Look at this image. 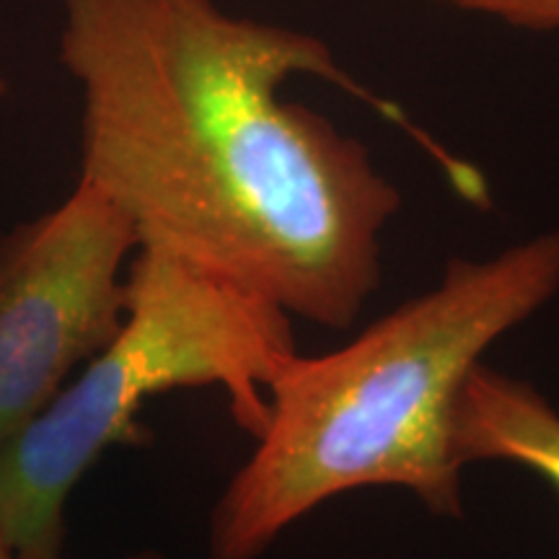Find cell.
Wrapping results in <instances>:
<instances>
[{
    "label": "cell",
    "instance_id": "6da1fadb",
    "mask_svg": "<svg viewBox=\"0 0 559 559\" xmlns=\"http://www.w3.org/2000/svg\"><path fill=\"white\" fill-rule=\"evenodd\" d=\"M60 62L81 94V181L158 249L347 330L381 285L402 194L358 138L283 96L345 75L317 34L218 0H62Z\"/></svg>",
    "mask_w": 559,
    "mask_h": 559
},
{
    "label": "cell",
    "instance_id": "7a4b0ae2",
    "mask_svg": "<svg viewBox=\"0 0 559 559\" xmlns=\"http://www.w3.org/2000/svg\"><path fill=\"white\" fill-rule=\"evenodd\" d=\"M559 293V230L451 260L404 300L324 355H296L267 389L254 453L207 523L210 559H260L311 510L366 487H396L432 515L461 519L453 412L487 349Z\"/></svg>",
    "mask_w": 559,
    "mask_h": 559
},
{
    "label": "cell",
    "instance_id": "3957f363",
    "mask_svg": "<svg viewBox=\"0 0 559 559\" xmlns=\"http://www.w3.org/2000/svg\"><path fill=\"white\" fill-rule=\"evenodd\" d=\"M124 319L102 353L0 449V539L11 559H68L66 506L115 445L143 440L145 402L221 386L257 438L267 389L298 355L293 317L272 300L158 249L138 247Z\"/></svg>",
    "mask_w": 559,
    "mask_h": 559
},
{
    "label": "cell",
    "instance_id": "277c9868",
    "mask_svg": "<svg viewBox=\"0 0 559 559\" xmlns=\"http://www.w3.org/2000/svg\"><path fill=\"white\" fill-rule=\"evenodd\" d=\"M135 249L128 215L81 179L0 239V449L120 332Z\"/></svg>",
    "mask_w": 559,
    "mask_h": 559
},
{
    "label": "cell",
    "instance_id": "5b68a950",
    "mask_svg": "<svg viewBox=\"0 0 559 559\" xmlns=\"http://www.w3.org/2000/svg\"><path fill=\"white\" fill-rule=\"evenodd\" d=\"M453 456L461 469L521 466L559 495V409L528 381L479 362L453 412Z\"/></svg>",
    "mask_w": 559,
    "mask_h": 559
},
{
    "label": "cell",
    "instance_id": "8992f818",
    "mask_svg": "<svg viewBox=\"0 0 559 559\" xmlns=\"http://www.w3.org/2000/svg\"><path fill=\"white\" fill-rule=\"evenodd\" d=\"M534 32H559V0H436Z\"/></svg>",
    "mask_w": 559,
    "mask_h": 559
},
{
    "label": "cell",
    "instance_id": "52a82bcc",
    "mask_svg": "<svg viewBox=\"0 0 559 559\" xmlns=\"http://www.w3.org/2000/svg\"><path fill=\"white\" fill-rule=\"evenodd\" d=\"M124 559H164V555H158V551H153V549H143V551H135V555L124 557Z\"/></svg>",
    "mask_w": 559,
    "mask_h": 559
},
{
    "label": "cell",
    "instance_id": "ba28073f",
    "mask_svg": "<svg viewBox=\"0 0 559 559\" xmlns=\"http://www.w3.org/2000/svg\"><path fill=\"white\" fill-rule=\"evenodd\" d=\"M5 96H9V79H5V73L0 70V104H3Z\"/></svg>",
    "mask_w": 559,
    "mask_h": 559
},
{
    "label": "cell",
    "instance_id": "9c48e42d",
    "mask_svg": "<svg viewBox=\"0 0 559 559\" xmlns=\"http://www.w3.org/2000/svg\"><path fill=\"white\" fill-rule=\"evenodd\" d=\"M0 559H11L9 549H5V544H3V539H0Z\"/></svg>",
    "mask_w": 559,
    "mask_h": 559
}]
</instances>
